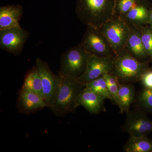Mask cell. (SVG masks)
<instances>
[{
    "label": "cell",
    "mask_w": 152,
    "mask_h": 152,
    "mask_svg": "<svg viewBox=\"0 0 152 152\" xmlns=\"http://www.w3.org/2000/svg\"><path fill=\"white\" fill-rule=\"evenodd\" d=\"M117 0H77L76 14L87 26L96 29L115 15Z\"/></svg>",
    "instance_id": "1"
},
{
    "label": "cell",
    "mask_w": 152,
    "mask_h": 152,
    "mask_svg": "<svg viewBox=\"0 0 152 152\" xmlns=\"http://www.w3.org/2000/svg\"><path fill=\"white\" fill-rule=\"evenodd\" d=\"M149 64L137 59L125 49L114 56L112 74L120 83L133 84L140 81Z\"/></svg>",
    "instance_id": "2"
},
{
    "label": "cell",
    "mask_w": 152,
    "mask_h": 152,
    "mask_svg": "<svg viewBox=\"0 0 152 152\" xmlns=\"http://www.w3.org/2000/svg\"><path fill=\"white\" fill-rule=\"evenodd\" d=\"M85 87L84 84L78 80L61 77L59 91L51 109L55 115L62 116L75 111L78 107L79 96Z\"/></svg>",
    "instance_id": "3"
},
{
    "label": "cell",
    "mask_w": 152,
    "mask_h": 152,
    "mask_svg": "<svg viewBox=\"0 0 152 152\" xmlns=\"http://www.w3.org/2000/svg\"><path fill=\"white\" fill-rule=\"evenodd\" d=\"M90 56L81 44L68 49L61 56L58 75L61 77L78 80L85 73Z\"/></svg>",
    "instance_id": "4"
},
{
    "label": "cell",
    "mask_w": 152,
    "mask_h": 152,
    "mask_svg": "<svg viewBox=\"0 0 152 152\" xmlns=\"http://www.w3.org/2000/svg\"><path fill=\"white\" fill-rule=\"evenodd\" d=\"M98 30L105 37L115 54L126 49L130 28L122 18L115 15Z\"/></svg>",
    "instance_id": "5"
},
{
    "label": "cell",
    "mask_w": 152,
    "mask_h": 152,
    "mask_svg": "<svg viewBox=\"0 0 152 152\" xmlns=\"http://www.w3.org/2000/svg\"><path fill=\"white\" fill-rule=\"evenodd\" d=\"M34 67L41 77L43 98L46 107L52 109L59 91L61 77L59 75L54 74L48 63L40 58L36 60Z\"/></svg>",
    "instance_id": "6"
},
{
    "label": "cell",
    "mask_w": 152,
    "mask_h": 152,
    "mask_svg": "<svg viewBox=\"0 0 152 152\" xmlns=\"http://www.w3.org/2000/svg\"><path fill=\"white\" fill-rule=\"evenodd\" d=\"M80 44L91 56L111 58L115 54L105 37L91 27L87 26Z\"/></svg>",
    "instance_id": "7"
},
{
    "label": "cell",
    "mask_w": 152,
    "mask_h": 152,
    "mask_svg": "<svg viewBox=\"0 0 152 152\" xmlns=\"http://www.w3.org/2000/svg\"><path fill=\"white\" fill-rule=\"evenodd\" d=\"M121 129L130 136H148L152 133V121L145 112L140 109L130 110Z\"/></svg>",
    "instance_id": "8"
},
{
    "label": "cell",
    "mask_w": 152,
    "mask_h": 152,
    "mask_svg": "<svg viewBox=\"0 0 152 152\" xmlns=\"http://www.w3.org/2000/svg\"><path fill=\"white\" fill-rule=\"evenodd\" d=\"M29 34L28 32L21 27L20 25L0 29V48L15 56L20 55Z\"/></svg>",
    "instance_id": "9"
},
{
    "label": "cell",
    "mask_w": 152,
    "mask_h": 152,
    "mask_svg": "<svg viewBox=\"0 0 152 152\" xmlns=\"http://www.w3.org/2000/svg\"><path fill=\"white\" fill-rule=\"evenodd\" d=\"M114 57L99 58L96 56H91L85 73L78 80L85 83L97 78L104 74H112L113 68Z\"/></svg>",
    "instance_id": "10"
},
{
    "label": "cell",
    "mask_w": 152,
    "mask_h": 152,
    "mask_svg": "<svg viewBox=\"0 0 152 152\" xmlns=\"http://www.w3.org/2000/svg\"><path fill=\"white\" fill-rule=\"evenodd\" d=\"M17 107L19 113L29 115L42 110L46 104L42 97L22 86L18 92Z\"/></svg>",
    "instance_id": "11"
},
{
    "label": "cell",
    "mask_w": 152,
    "mask_h": 152,
    "mask_svg": "<svg viewBox=\"0 0 152 152\" xmlns=\"http://www.w3.org/2000/svg\"><path fill=\"white\" fill-rule=\"evenodd\" d=\"M152 3L140 0L124 15L121 17L129 26L141 27L149 25Z\"/></svg>",
    "instance_id": "12"
},
{
    "label": "cell",
    "mask_w": 152,
    "mask_h": 152,
    "mask_svg": "<svg viewBox=\"0 0 152 152\" xmlns=\"http://www.w3.org/2000/svg\"><path fill=\"white\" fill-rule=\"evenodd\" d=\"M129 27L130 33L126 45V50L140 61L151 63L142 42L141 27Z\"/></svg>",
    "instance_id": "13"
},
{
    "label": "cell",
    "mask_w": 152,
    "mask_h": 152,
    "mask_svg": "<svg viewBox=\"0 0 152 152\" xmlns=\"http://www.w3.org/2000/svg\"><path fill=\"white\" fill-rule=\"evenodd\" d=\"M105 99L90 88L85 86L79 96L77 105L82 106L91 113L98 114L103 110Z\"/></svg>",
    "instance_id": "14"
},
{
    "label": "cell",
    "mask_w": 152,
    "mask_h": 152,
    "mask_svg": "<svg viewBox=\"0 0 152 152\" xmlns=\"http://www.w3.org/2000/svg\"><path fill=\"white\" fill-rule=\"evenodd\" d=\"M23 14L22 6L7 5L0 7V29L19 26Z\"/></svg>",
    "instance_id": "15"
},
{
    "label": "cell",
    "mask_w": 152,
    "mask_h": 152,
    "mask_svg": "<svg viewBox=\"0 0 152 152\" xmlns=\"http://www.w3.org/2000/svg\"><path fill=\"white\" fill-rule=\"evenodd\" d=\"M119 105L120 112L127 113L135 97V89L133 84L118 83Z\"/></svg>",
    "instance_id": "16"
},
{
    "label": "cell",
    "mask_w": 152,
    "mask_h": 152,
    "mask_svg": "<svg viewBox=\"0 0 152 152\" xmlns=\"http://www.w3.org/2000/svg\"><path fill=\"white\" fill-rule=\"evenodd\" d=\"M126 152H152V140L148 136H130L123 147Z\"/></svg>",
    "instance_id": "17"
},
{
    "label": "cell",
    "mask_w": 152,
    "mask_h": 152,
    "mask_svg": "<svg viewBox=\"0 0 152 152\" xmlns=\"http://www.w3.org/2000/svg\"><path fill=\"white\" fill-rule=\"evenodd\" d=\"M22 86L37 93L43 98L41 77L34 67L26 74Z\"/></svg>",
    "instance_id": "18"
},
{
    "label": "cell",
    "mask_w": 152,
    "mask_h": 152,
    "mask_svg": "<svg viewBox=\"0 0 152 152\" xmlns=\"http://www.w3.org/2000/svg\"><path fill=\"white\" fill-rule=\"evenodd\" d=\"M84 84L85 86L90 88L98 94L106 99H109L110 100L114 102L103 75Z\"/></svg>",
    "instance_id": "19"
},
{
    "label": "cell",
    "mask_w": 152,
    "mask_h": 152,
    "mask_svg": "<svg viewBox=\"0 0 152 152\" xmlns=\"http://www.w3.org/2000/svg\"><path fill=\"white\" fill-rule=\"evenodd\" d=\"M138 104L140 110L152 113V89L144 88L140 91Z\"/></svg>",
    "instance_id": "20"
},
{
    "label": "cell",
    "mask_w": 152,
    "mask_h": 152,
    "mask_svg": "<svg viewBox=\"0 0 152 152\" xmlns=\"http://www.w3.org/2000/svg\"><path fill=\"white\" fill-rule=\"evenodd\" d=\"M140 28L143 45L152 63V28L149 25L142 26Z\"/></svg>",
    "instance_id": "21"
},
{
    "label": "cell",
    "mask_w": 152,
    "mask_h": 152,
    "mask_svg": "<svg viewBox=\"0 0 152 152\" xmlns=\"http://www.w3.org/2000/svg\"><path fill=\"white\" fill-rule=\"evenodd\" d=\"M140 0H117L115 15L122 17L130 10Z\"/></svg>",
    "instance_id": "22"
},
{
    "label": "cell",
    "mask_w": 152,
    "mask_h": 152,
    "mask_svg": "<svg viewBox=\"0 0 152 152\" xmlns=\"http://www.w3.org/2000/svg\"><path fill=\"white\" fill-rule=\"evenodd\" d=\"M140 81L144 88L152 89V67H149L145 71Z\"/></svg>",
    "instance_id": "23"
},
{
    "label": "cell",
    "mask_w": 152,
    "mask_h": 152,
    "mask_svg": "<svg viewBox=\"0 0 152 152\" xmlns=\"http://www.w3.org/2000/svg\"><path fill=\"white\" fill-rule=\"evenodd\" d=\"M149 25L152 28V2L151 7V12H150V20Z\"/></svg>",
    "instance_id": "24"
}]
</instances>
